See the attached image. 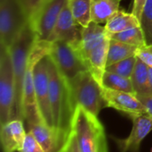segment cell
<instances>
[{"label": "cell", "instance_id": "obj_1", "mask_svg": "<svg viewBox=\"0 0 152 152\" xmlns=\"http://www.w3.org/2000/svg\"><path fill=\"white\" fill-rule=\"evenodd\" d=\"M49 57L50 73V103L54 130L64 142L67 141L76 108L69 82L60 72L53 61Z\"/></svg>", "mask_w": 152, "mask_h": 152}, {"label": "cell", "instance_id": "obj_2", "mask_svg": "<svg viewBox=\"0 0 152 152\" xmlns=\"http://www.w3.org/2000/svg\"><path fill=\"white\" fill-rule=\"evenodd\" d=\"M80 152H108L105 129L98 119L80 105H77L71 123Z\"/></svg>", "mask_w": 152, "mask_h": 152}, {"label": "cell", "instance_id": "obj_3", "mask_svg": "<svg viewBox=\"0 0 152 152\" xmlns=\"http://www.w3.org/2000/svg\"><path fill=\"white\" fill-rule=\"evenodd\" d=\"M50 45L51 42L48 40L36 39L28 56L22 90L23 122L26 123L28 129L35 124L43 122L36 98L34 85V68L42 58L49 55Z\"/></svg>", "mask_w": 152, "mask_h": 152}, {"label": "cell", "instance_id": "obj_4", "mask_svg": "<svg viewBox=\"0 0 152 152\" xmlns=\"http://www.w3.org/2000/svg\"><path fill=\"white\" fill-rule=\"evenodd\" d=\"M36 39H37L36 34L28 22L9 48L12 56V69H13V75H14L16 105H17L19 115L22 121H23V115H22L23 82H24V77L28 65V56Z\"/></svg>", "mask_w": 152, "mask_h": 152}, {"label": "cell", "instance_id": "obj_5", "mask_svg": "<svg viewBox=\"0 0 152 152\" xmlns=\"http://www.w3.org/2000/svg\"><path fill=\"white\" fill-rule=\"evenodd\" d=\"M20 119L16 105L15 83L10 49L0 48V125ZM21 120V119H20Z\"/></svg>", "mask_w": 152, "mask_h": 152}, {"label": "cell", "instance_id": "obj_6", "mask_svg": "<svg viewBox=\"0 0 152 152\" xmlns=\"http://www.w3.org/2000/svg\"><path fill=\"white\" fill-rule=\"evenodd\" d=\"M69 83L76 106L80 105L98 116L101 110L106 107L102 96L103 86L96 81L90 71L83 72Z\"/></svg>", "mask_w": 152, "mask_h": 152}, {"label": "cell", "instance_id": "obj_7", "mask_svg": "<svg viewBox=\"0 0 152 152\" xmlns=\"http://www.w3.org/2000/svg\"><path fill=\"white\" fill-rule=\"evenodd\" d=\"M29 22L20 0H0V44L10 48Z\"/></svg>", "mask_w": 152, "mask_h": 152}, {"label": "cell", "instance_id": "obj_8", "mask_svg": "<svg viewBox=\"0 0 152 152\" xmlns=\"http://www.w3.org/2000/svg\"><path fill=\"white\" fill-rule=\"evenodd\" d=\"M48 56L69 82L83 72L89 71L78 50L66 41L51 42Z\"/></svg>", "mask_w": 152, "mask_h": 152}, {"label": "cell", "instance_id": "obj_9", "mask_svg": "<svg viewBox=\"0 0 152 152\" xmlns=\"http://www.w3.org/2000/svg\"><path fill=\"white\" fill-rule=\"evenodd\" d=\"M68 0H41L29 20L37 40H47Z\"/></svg>", "mask_w": 152, "mask_h": 152}, {"label": "cell", "instance_id": "obj_10", "mask_svg": "<svg viewBox=\"0 0 152 152\" xmlns=\"http://www.w3.org/2000/svg\"><path fill=\"white\" fill-rule=\"evenodd\" d=\"M49 82V57L46 56L42 58L34 68V85L37 107L42 121L48 126L54 129L50 103Z\"/></svg>", "mask_w": 152, "mask_h": 152}, {"label": "cell", "instance_id": "obj_11", "mask_svg": "<svg viewBox=\"0 0 152 152\" xmlns=\"http://www.w3.org/2000/svg\"><path fill=\"white\" fill-rule=\"evenodd\" d=\"M102 96L105 100L106 107L112 108L122 112L127 115L130 118L138 115L147 114L145 107L134 93L119 91L102 87Z\"/></svg>", "mask_w": 152, "mask_h": 152}, {"label": "cell", "instance_id": "obj_12", "mask_svg": "<svg viewBox=\"0 0 152 152\" xmlns=\"http://www.w3.org/2000/svg\"><path fill=\"white\" fill-rule=\"evenodd\" d=\"M79 26L80 25L76 22L69 3L67 2L47 40L50 42L63 40L71 44L77 49L81 40L82 30V27L79 28Z\"/></svg>", "mask_w": 152, "mask_h": 152}, {"label": "cell", "instance_id": "obj_13", "mask_svg": "<svg viewBox=\"0 0 152 152\" xmlns=\"http://www.w3.org/2000/svg\"><path fill=\"white\" fill-rule=\"evenodd\" d=\"M133 128L126 139H115L120 152H139L142 141L152 131V116L142 114L131 118Z\"/></svg>", "mask_w": 152, "mask_h": 152}, {"label": "cell", "instance_id": "obj_14", "mask_svg": "<svg viewBox=\"0 0 152 152\" xmlns=\"http://www.w3.org/2000/svg\"><path fill=\"white\" fill-rule=\"evenodd\" d=\"M23 123L20 119H14L1 125L0 141L3 152L20 151L27 135Z\"/></svg>", "mask_w": 152, "mask_h": 152}, {"label": "cell", "instance_id": "obj_15", "mask_svg": "<svg viewBox=\"0 0 152 152\" xmlns=\"http://www.w3.org/2000/svg\"><path fill=\"white\" fill-rule=\"evenodd\" d=\"M107 37L108 33L106 32L105 27L99 23L91 22L86 27L82 28L81 40L77 50L85 63L91 51L100 45Z\"/></svg>", "mask_w": 152, "mask_h": 152}, {"label": "cell", "instance_id": "obj_16", "mask_svg": "<svg viewBox=\"0 0 152 152\" xmlns=\"http://www.w3.org/2000/svg\"><path fill=\"white\" fill-rule=\"evenodd\" d=\"M28 132L34 135L45 152H59L66 142L53 128L44 122L31 125Z\"/></svg>", "mask_w": 152, "mask_h": 152}, {"label": "cell", "instance_id": "obj_17", "mask_svg": "<svg viewBox=\"0 0 152 152\" xmlns=\"http://www.w3.org/2000/svg\"><path fill=\"white\" fill-rule=\"evenodd\" d=\"M110 37H108L96 47H94L86 60V64L90 73L96 81L102 86L103 75L106 72L107 59L110 47Z\"/></svg>", "mask_w": 152, "mask_h": 152}, {"label": "cell", "instance_id": "obj_18", "mask_svg": "<svg viewBox=\"0 0 152 152\" xmlns=\"http://www.w3.org/2000/svg\"><path fill=\"white\" fill-rule=\"evenodd\" d=\"M120 0H93L91 6V22L102 24L117 13L119 9Z\"/></svg>", "mask_w": 152, "mask_h": 152}, {"label": "cell", "instance_id": "obj_19", "mask_svg": "<svg viewBox=\"0 0 152 152\" xmlns=\"http://www.w3.org/2000/svg\"><path fill=\"white\" fill-rule=\"evenodd\" d=\"M139 26H141V23L136 16L132 13H129L124 10H119L105 23L104 27L108 34H112Z\"/></svg>", "mask_w": 152, "mask_h": 152}, {"label": "cell", "instance_id": "obj_20", "mask_svg": "<svg viewBox=\"0 0 152 152\" xmlns=\"http://www.w3.org/2000/svg\"><path fill=\"white\" fill-rule=\"evenodd\" d=\"M138 47L132 46L113 39L110 40L108 59H107V66L117 63L118 61L135 56L137 53Z\"/></svg>", "mask_w": 152, "mask_h": 152}, {"label": "cell", "instance_id": "obj_21", "mask_svg": "<svg viewBox=\"0 0 152 152\" xmlns=\"http://www.w3.org/2000/svg\"><path fill=\"white\" fill-rule=\"evenodd\" d=\"M148 76H149V66L142 59L137 57V61L131 76V81L135 94L137 95L149 94Z\"/></svg>", "mask_w": 152, "mask_h": 152}, {"label": "cell", "instance_id": "obj_22", "mask_svg": "<svg viewBox=\"0 0 152 152\" xmlns=\"http://www.w3.org/2000/svg\"><path fill=\"white\" fill-rule=\"evenodd\" d=\"M70 11L80 27L85 28L91 22V6L93 0H68Z\"/></svg>", "mask_w": 152, "mask_h": 152}, {"label": "cell", "instance_id": "obj_23", "mask_svg": "<svg viewBox=\"0 0 152 152\" xmlns=\"http://www.w3.org/2000/svg\"><path fill=\"white\" fill-rule=\"evenodd\" d=\"M102 86L119 91H126L130 93H134L135 91L133 87V83L130 78L123 77L115 73L106 71L103 75Z\"/></svg>", "mask_w": 152, "mask_h": 152}, {"label": "cell", "instance_id": "obj_24", "mask_svg": "<svg viewBox=\"0 0 152 152\" xmlns=\"http://www.w3.org/2000/svg\"><path fill=\"white\" fill-rule=\"evenodd\" d=\"M108 35L110 39H116V40H118V41H121V42H124L132 46H135L138 47H141L146 45L144 34L141 26L134 27L125 31L108 34Z\"/></svg>", "mask_w": 152, "mask_h": 152}, {"label": "cell", "instance_id": "obj_25", "mask_svg": "<svg viewBox=\"0 0 152 152\" xmlns=\"http://www.w3.org/2000/svg\"><path fill=\"white\" fill-rule=\"evenodd\" d=\"M137 61V56H132L121 61H118L117 63H114L109 66L106 67V71L115 73L117 74H119L123 77L130 78L132 76L133 71L134 69L135 64Z\"/></svg>", "mask_w": 152, "mask_h": 152}, {"label": "cell", "instance_id": "obj_26", "mask_svg": "<svg viewBox=\"0 0 152 152\" xmlns=\"http://www.w3.org/2000/svg\"><path fill=\"white\" fill-rule=\"evenodd\" d=\"M140 23L144 34L146 45L152 46V0H147Z\"/></svg>", "mask_w": 152, "mask_h": 152}, {"label": "cell", "instance_id": "obj_27", "mask_svg": "<svg viewBox=\"0 0 152 152\" xmlns=\"http://www.w3.org/2000/svg\"><path fill=\"white\" fill-rule=\"evenodd\" d=\"M18 152H45L40 143L36 140L34 135L28 132L26 138L24 140V142Z\"/></svg>", "mask_w": 152, "mask_h": 152}, {"label": "cell", "instance_id": "obj_28", "mask_svg": "<svg viewBox=\"0 0 152 152\" xmlns=\"http://www.w3.org/2000/svg\"><path fill=\"white\" fill-rule=\"evenodd\" d=\"M136 56L142 59L148 66L152 68V46L145 45L138 47Z\"/></svg>", "mask_w": 152, "mask_h": 152}, {"label": "cell", "instance_id": "obj_29", "mask_svg": "<svg viewBox=\"0 0 152 152\" xmlns=\"http://www.w3.org/2000/svg\"><path fill=\"white\" fill-rule=\"evenodd\" d=\"M20 2L23 6L24 11L29 21L32 15L34 14V13L36 12V10L37 9L41 0H20Z\"/></svg>", "mask_w": 152, "mask_h": 152}, {"label": "cell", "instance_id": "obj_30", "mask_svg": "<svg viewBox=\"0 0 152 152\" xmlns=\"http://www.w3.org/2000/svg\"><path fill=\"white\" fill-rule=\"evenodd\" d=\"M147 0H134V4H133V11L132 13L136 16L139 21L141 20L144 6L146 4Z\"/></svg>", "mask_w": 152, "mask_h": 152}, {"label": "cell", "instance_id": "obj_31", "mask_svg": "<svg viewBox=\"0 0 152 152\" xmlns=\"http://www.w3.org/2000/svg\"><path fill=\"white\" fill-rule=\"evenodd\" d=\"M137 98L140 99V101L143 104V106L146 108L147 114L152 116V95L150 94H144V95H137Z\"/></svg>", "mask_w": 152, "mask_h": 152}, {"label": "cell", "instance_id": "obj_32", "mask_svg": "<svg viewBox=\"0 0 152 152\" xmlns=\"http://www.w3.org/2000/svg\"><path fill=\"white\" fill-rule=\"evenodd\" d=\"M148 89L149 94L152 95V68L149 66V76H148Z\"/></svg>", "mask_w": 152, "mask_h": 152}, {"label": "cell", "instance_id": "obj_33", "mask_svg": "<svg viewBox=\"0 0 152 152\" xmlns=\"http://www.w3.org/2000/svg\"><path fill=\"white\" fill-rule=\"evenodd\" d=\"M59 152H62V151H59Z\"/></svg>", "mask_w": 152, "mask_h": 152}, {"label": "cell", "instance_id": "obj_34", "mask_svg": "<svg viewBox=\"0 0 152 152\" xmlns=\"http://www.w3.org/2000/svg\"><path fill=\"white\" fill-rule=\"evenodd\" d=\"M151 152H152V149H151Z\"/></svg>", "mask_w": 152, "mask_h": 152}]
</instances>
